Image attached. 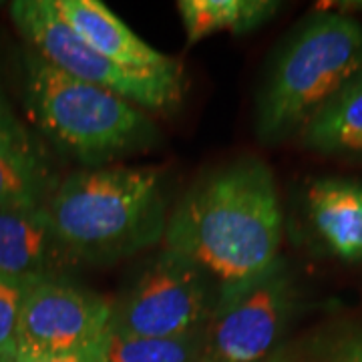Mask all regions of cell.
<instances>
[{"instance_id": "cell-16", "label": "cell", "mask_w": 362, "mask_h": 362, "mask_svg": "<svg viewBox=\"0 0 362 362\" xmlns=\"http://www.w3.org/2000/svg\"><path fill=\"white\" fill-rule=\"evenodd\" d=\"M30 286L0 276V362L16 361V326Z\"/></svg>"}, {"instance_id": "cell-4", "label": "cell", "mask_w": 362, "mask_h": 362, "mask_svg": "<svg viewBox=\"0 0 362 362\" xmlns=\"http://www.w3.org/2000/svg\"><path fill=\"white\" fill-rule=\"evenodd\" d=\"M26 87L40 127L83 161L111 159L151 133L139 107L111 90L66 77L37 54L28 61Z\"/></svg>"}, {"instance_id": "cell-8", "label": "cell", "mask_w": 362, "mask_h": 362, "mask_svg": "<svg viewBox=\"0 0 362 362\" xmlns=\"http://www.w3.org/2000/svg\"><path fill=\"white\" fill-rule=\"evenodd\" d=\"M113 308L103 298L57 280L26 292L16 326V361L33 362L85 349L111 334Z\"/></svg>"}, {"instance_id": "cell-14", "label": "cell", "mask_w": 362, "mask_h": 362, "mask_svg": "<svg viewBox=\"0 0 362 362\" xmlns=\"http://www.w3.org/2000/svg\"><path fill=\"white\" fill-rule=\"evenodd\" d=\"M272 0H180L183 30L189 45L216 33H247L258 28L278 11Z\"/></svg>"}, {"instance_id": "cell-1", "label": "cell", "mask_w": 362, "mask_h": 362, "mask_svg": "<svg viewBox=\"0 0 362 362\" xmlns=\"http://www.w3.org/2000/svg\"><path fill=\"white\" fill-rule=\"evenodd\" d=\"M282 211L264 163L246 159L207 177L165 226V252L194 264L220 292L256 280L280 259Z\"/></svg>"}, {"instance_id": "cell-3", "label": "cell", "mask_w": 362, "mask_h": 362, "mask_svg": "<svg viewBox=\"0 0 362 362\" xmlns=\"http://www.w3.org/2000/svg\"><path fill=\"white\" fill-rule=\"evenodd\" d=\"M362 71V25L346 14L318 13L276 59L258 103L262 139L304 127Z\"/></svg>"}, {"instance_id": "cell-19", "label": "cell", "mask_w": 362, "mask_h": 362, "mask_svg": "<svg viewBox=\"0 0 362 362\" xmlns=\"http://www.w3.org/2000/svg\"><path fill=\"white\" fill-rule=\"evenodd\" d=\"M4 113H8V107L4 105V101H2V97H0V115H4Z\"/></svg>"}, {"instance_id": "cell-5", "label": "cell", "mask_w": 362, "mask_h": 362, "mask_svg": "<svg viewBox=\"0 0 362 362\" xmlns=\"http://www.w3.org/2000/svg\"><path fill=\"white\" fill-rule=\"evenodd\" d=\"M11 16L40 61L66 77L111 90L143 109L168 111L180 103L183 93L180 61L173 59L169 65L149 71L117 65L78 37L57 11L54 0H16L11 4Z\"/></svg>"}, {"instance_id": "cell-7", "label": "cell", "mask_w": 362, "mask_h": 362, "mask_svg": "<svg viewBox=\"0 0 362 362\" xmlns=\"http://www.w3.org/2000/svg\"><path fill=\"white\" fill-rule=\"evenodd\" d=\"M214 306L206 274L165 252L113 310L111 332L145 338L194 334Z\"/></svg>"}, {"instance_id": "cell-12", "label": "cell", "mask_w": 362, "mask_h": 362, "mask_svg": "<svg viewBox=\"0 0 362 362\" xmlns=\"http://www.w3.org/2000/svg\"><path fill=\"white\" fill-rule=\"evenodd\" d=\"M40 149L8 113L0 115V209H39L49 199Z\"/></svg>"}, {"instance_id": "cell-6", "label": "cell", "mask_w": 362, "mask_h": 362, "mask_svg": "<svg viewBox=\"0 0 362 362\" xmlns=\"http://www.w3.org/2000/svg\"><path fill=\"white\" fill-rule=\"evenodd\" d=\"M294 286L278 262L247 284L220 292L204 337L206 362H258L294 310Z\"/></svg>"}, {"instance_id": "cell-13", "label": "cell", "mask_w": 362, "mask_h": 362, "mask_svg": "<svg viewBox=\"0 0 362 362\" xmlns=\"http://www.w3.org/2000/svg\"><path fill=\"white\" fill-rule=\"evenodd\" d=\"M304 143L324 156H362V71L312 115Z\"/></svg>"}, {"instance_id": "cell-17", "label": "cell", "mask_w": 362, "mask_h": 362, "mask_svg": "<svg viewBox=\"0 0 362 362\" xmlns=\"http://www.w3.org/2000/svg\"><path fill=\"white\" fill-rule=\"evenodd\" d=\"M107 344H109V337H105L103 340H97L89 346H85V349L33 362H107Z\"/></svg>"}, {"instance_id": "cell-10", "label": "cell", "mask_w": 362, "mask_h": 362, "mask_svg": "<svg viewBox=\"0 0 362 362\" xmlns=\"http://www.w3.org/2000/svg\"><path fill=\"white\" fill-rule=\"evenodd\" d=\"M63 252L45 207L0 209V276L26 284L51 280Z\"/></svg>"}, {"instance_id": "cell-15", "label": "cell", "mask_w": 362, "mask_h": 362, "mask_svg": "<svg viewBox=\"0 0 362 362\" xmlns=\"http://www.w3.org/2000/svg\"><path fill=\"white\" fill-rule=\"evenodd\" d=\"M202 340L194 334L173 338H145L109 334L107 362H192Z\"/></svg>"}, {"instance_id": "cell-2", "label": "cell", "mask_w": 362, "mask_h": 362, "mask_svg": "<svg viewBox=\"0 0 362 362\" xmlns=\"http://www.w3.org/2000/svg\"><path fill=\"white\" fill-rule=\"evenodd\" d=\"M45 211L65 252L87 259L123 256L157 242L165 230L153 169L78 171L49 195Z\"/></svg>"}, {"instance_id": "cell-18", "label": "cell", "mask_w": 362, "mask_h": 362, "mask_svg": "<svg viewBox=\"0 0 362 362\" xmlns=\"http://www.w3.org/2000/svg\"><path fill=\"white\" fill-rule=\"evenodd\" d=\"M342 362H362V346H358L356 350H352Z\"/></svg>"}, {"instance_id": "cell-11", "label": "cell", "mask_w": 362, "mask_h": 362, "mask_svg": "<svg viewBox=\"0 0 362 362\" xmlns=\"http://www.w3.org/2000/svg\"><path fill=\"white\" fill-rule=\"evenodd\" d=\"M308 214L326 247L344 262L362 259V183L350 180L314 181Z\"/></svg>"}, {"instance_id": "cell-9", "label": "cell", "mask_w": 362, "mask_h": 362, "mask_svg": "<svg viewBox=\"0 0 362 362\" xmlns=\"http://www.w3.org/2000/svg\"><path fill=\"white\" fill-rule=\"evenodd\" d=\"M57 11L81 39L109 61L125 69L149 71L169 65L173 59L156 51L131 33L103 2L97 0H54Z\"/></svg>"}]
</instances>
